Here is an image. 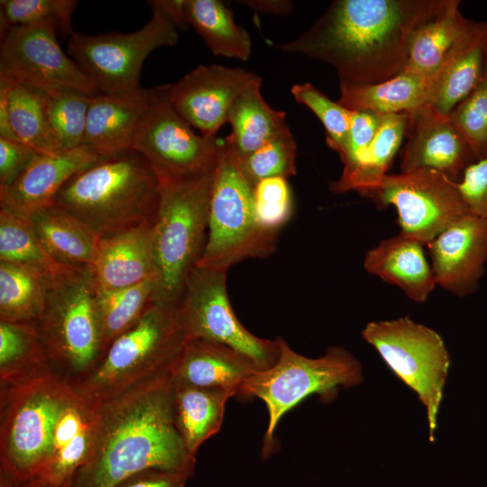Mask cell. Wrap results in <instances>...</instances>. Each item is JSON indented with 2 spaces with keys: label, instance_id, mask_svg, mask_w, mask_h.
<instances>
[{
  "label": "cell",
  "instance_id": "obj_1",
  "mask_svg": "<svg viewBox=\"0 0 487 487\" xmlns=\"http://www.w3.org/2000/svg\"><path fill=\"white\" fill-rule=\"evenodd\" d=\"M447 0H335L303 33L273 48L326 62L339 86L381 83L399 74L411 32Z\"/></svg>",
  "mask_w": 487,
  "mask_h": 487
},
{
  "label": "cell",
  "instance_id": "obj_2",
  "mask_svg": "<svg viewBox=\"0 0 487 487\" xmlns=\"http://www.w3.org/2000/svg\"><path fill=\"white\" fill-rule=\"evenodd\" d=\"M170 372L98 406L91 453L68 487H117L143 472L192 473V456L176 427Z\"/></svg>",
  "mask_w": 487,
  "mask_h": 487
},
{
  "label": "cell",
  "instance_id": "obj_3",
  "mask_svg": "<svg viewBox=\"0 0 487 487\" xmlns=\"http://www.w3.org/2000/svg\"><path fill=\"white\" fill-rule=\"evenodd\" d=\"M160 195L161 182L148 161L128 149L73 175L52 203L102 238L154 220Z\"/></svg>",
  "mask_w": 487,
  "mask_h": 487
},
{
  "label": "cell",
  "instance_id": "obj_4",
  "mask_svg": "<svg viewBox=\"0 0 487 487\" xmlns=\"http://www.w3.org/2000/svg\"><path fill=\"white\" fill-rule=\"evenodd\" d=\"M187 341L177 306L152 300L139 320L111 342L91 370L66 381L98 407L170 372Z\"/></svg>",
  "mask_w": 487,
  "mask_h": 487
},
{
  "label": "cell",
  "instance_id": "obj_5",
  "mask_svg": "<svg viewBox=\"0 0 487 487\" xmlns=\"http://www.w3.org/2000/svg\"><path fill=\"white\" fill-rule=\"evenodd\" d=\"M69 388L50 364L1 382V475L14 487L35 482L47 467L55 421Z\"/></svg>",
  "mask_w": 487,
  "mask_h": 487
},
{
  "label": "cell",
  "instance_id": "obj_6",
  "mask_svg": "<svg viewBox=\"0 0 487 487\" xmlns=\"http://www.w3.org/2000/svg\"><path fill=\"white\" fill-rule=\"evenodd\" d=\"M97 292L92 266L64 265L45 280L44 307L35 324L49 364L67 372V381L91 370L105 351Z\"/></svg>",
  "mask_w": 487,
  "mask_h": 487
},
{
  "label": "cell",
  "instance_id": "obj_7",
  "mask_svg": "<svg viewBox=\"0 0 487 487\" xmlns=\"http://www.w3.org/2000/svg\"><path fill=\"white\" fill-rule=\"evenodd\" d=\"M213 173L161 183L152 226L157 281L153 301L177 306L188 277L202 259L208 234Z\"/></svg>",
  "mask_w": 487,
  "mask_h": 487
},
{
  "label": "cell",
  "instance_id": "obj_8",
  "mask_svg": "<svg viewBox=\"0 0 487 487\" xmlns=\"http://www.w3.org/2000/svg\"><path fill=\"white\" fill-rule=\"evenodd\" d=\"M280 354L271 367L253 372L242 384L238 395L262 400L268 412L262 454L274 447L276 427L290 409L313 394L332 400L341 388L359 385L363 381L358 360L342 347H330L318 358H309L292 350L279 337Z\"/></svg>",
  "mask_w": 487,
  "mask_h": 487
},
{
  "label": "cell",
  "instance_id": "obj_9",
  "mask_svg": "<svg viewBox=\"0 0 487 487\" xmlns=\"http://www.w3.org/2000/svg\"><path fill=\"white\" fill-rule=\"evenodd\" d=\"M253 192L225 137L213 173L207 240L198 265L228 271L247 258H263L274 252L278 233L259 225Z\"/></svg>",
  "mask_w": 487,
  "mask_h": 487
},
{
  "label": "cell",
  "instance_id": "obj_10",
  "mask_svg": "<svg viewBox=\"0 0 487 487\" xmlns=\"http://www.w3.org/2000/svg\"><path fill=\"white\" fill-rule=\"evenodd\" d=\"M151 19L140 29L128 32L97 35L74 32L68 51L94 83L98 93L139 97L147 89L141 87L142 64L160 47H170L179 41V29L161 0L148 1Z\"/></svg>",
  "mask_w": 487,
  "mask_h": 487
},
{
  "label": "cell",
  "instance_id": "obj_11",
  "mask_svg": "<svg viewBox=\"0 0 487 487\" xmlns=\"http://www.w3.org/2000/svg\"><path fill=\"white\" fill-rule=\"evenodd\" d=\"M393 372L425 406L429 440L434 441L437 412L451 358L435 330L405 317L368 323L362 332Z\"/></svg>",
  "mask_w": 487,
  "mask_h": 487
},
{
  "label": "cell",
  "instance_id": "obj_12",
  "mask_svg": "<svg viewBox=\"0 0 487 487\" xmlns=\"http://www.w3.org/2000/svg\"><path fill=\"white\" fill-rule=\"evenodd\" d=\"M226 274L225 270L198 265L188 277L177 305L187 338L226 345L259 370L267 369L278 360L279 339L260 338L238 320L227 295Z\"/></svg>",
  "mask_w": 487,
  "mask_h": 487
},
{
  "label": "cell",
  "instance_id": "obj_13",
  "mask_svg": "<svg viewBox=\"0 0 487 487\" xmlns=\"http://www.w3.org/2000/svg\"><path fill=\"white\" fill-rule=\"evenodd\" d=\"M169 100V84L146 115L133 149L142 153L161 183L182 181L208 174L216 169L221 142L198 135Z\"/></svg>",
  "mask_w": 487,
  "mask_h": 487
},
{
  "label": "cell",
  "instance_id": "obj_14",
  "mask_svg": "<svg viewBox=\"0 0 487 487\" xmlns=\"http://www.w3.org/2000/svg\"><path fill=\"white\" fill-rule=\"evenodd\" d=\"M366 198L381 208L393 206L400 234L425 245L469 213L457 183L430 169L387 174Z\"/></svg>",
  "mask_w": 487,
  "mask_h": 487
},
{
  "label": "cell",
  "instance_id": "obj_15",
  "mask_svg": "<svg viewBox=\"0 0 487 487\" xmlns=\"http://www.w3.org/2000/svg\"><path fill=\"white\" fill-rule=\"evenodd\" d=\"M52 22L11 27L1 33L0 72L40 91L99 94L87 74L60 47Z\"/></svg>",
  "mask_w": 487,
  "mask_h": 487
},
{
  "label": "cell",
  "instance_id": "obj_16",
  "mask_svg": "<svg viewBox=\"0 0 487 487\" xmlns=\"http://www.w3.org/2000/svg\"><path fill=\"white\" fill-rule=\"evenodd\" d=\"M261 78L241 68L199 65L174 84L169 100L177 113L207 137H216L227 123L236 97Z\"/></svg>",
  "mask_w": 487,
  "mask_h": 487
},
{
  "label": "cell",
  "instance_id": "obj_17",
  "mask_svg": "<svg viewBox=\"0 0 487 487\" xmlns=\"http://www.w3.org/2000/svg\"><path fill=\"white\" fill-rule=\"evenodd\" d=\"M408 115V142L400 172L430 169L458 183L464 170L478 160L449 115L428 104Z\"/></svg>",
  "mask_w": 487,
  "mask_h": 487
},
{
  "label": "cell",
  "instance_id": "obj_18",
  "mask_svg": "<svg viewBox=\"0 0 487 487\" xmlns=\"http://www.w3.org/2000/svg\"><path fill=\"white\" fill-rule=\"evenodd\" d=\"M436 285L457 297L474 293L487 262V222L470 213L427 244Z\"/></svg>",
  "mask_w": 487,
  "mask_h": 487
},
{
  "label": "cell",
  "instance_id": "obj_19",
  "mask_svg": "<svg viewBox=\"0 0 487 487\" xmlns=\"http://www.w3.org/2000/svg\"><path fill=\"white\" fill-rule=\"evenodd\" d=\"M104 157L86 145L53 153L39 152L10 184L0 188V208L26 217L52 204L73 175Z\"/></svg>",
  "mask_w": 487,
  "mask_h": 487
},
{
  "label": "cell",
  "instance_id": "obj_20",
  "mask_svg": "<svg viewBox=\"0 0 487 487\" xmlns=\"http://www.w3.org/2000/svg\"><path fill=\"white\" fill-rule=\"evenodd\" d=\"M98 422V408L70 385L55 421L48 465L31 484H66L87 460Z\"/></svg>",
  "mask_w": 487,
  "mask_h": 487
},
{
  "label": "cell",
  "instance_id": "obj_21",
  "mask_svg": "<svg viewBox=\"0 0 487 487\" xmlns=\"http://www.w3.org/2000/svg\"><path fill=\"white\" fill-rule=\"evenodd\" d=\"M160 87L139 97L96 94L90 97L83 145L107 156L133 149Z\"/></svg>",
  "mask_w": 487,
  "mask_h": 487
},
{
  "label": "cell",
  "instance_id": "obj_22",
  "mask_svg": "<svg viewBox=\"0 0 487 487\" xmlns=\"http://www.w3.org/2000/svg\"><path fill=\"white\" fill-rule=\"evenodd\" d=\"M487 56V21L470 20L429 79L427 104L450 112L478 82Z\"/></svg>",
  "mask_w": 487,
  "mask_h": 487
},
{
  "label": "cell",
  "instance_id": "obj_23",
  "mask_svg": "<svg viewBox=\"0 0 487 487\" xmlns=\"http://www.w3.org/2000/svg\"><path fill=\"white\" fill-rule=\"evenodd\" d=\"M152 226L153 220L99 238L92 268L100 288L120 289L156 280Z\"/></svg>",
  "mask_w": 487,
  "mask_h": 487
},
{
  "label": "cell",
  "instance_id": "obj_24",
  "mask_svg": "<svg viewBox=\"0 0 487 487\" xmlns=\"http://www.w3.org/2000/svg\"><path fill=\"white\" fill-rule=\"evenodd\" d=\"M255 370L259 369L251 359L226 345L191 339L174 362L170 375L176 383L224 389L236 397Z\"/></svg>",
  "mask_w": 487,
  "mask_h": 487
},
{
  "label": "cell",
  "instance_id": "obj_25",
  "mask_svg": "<svg viewBox=\"0 0 487 487\" xmlns=\"http://www.w3.org/2000/svg\"><path fill=\"white\" fill-rule=\"evenodd\" d=\"M422 243L399 234L381 241L365 254V271L400 289L411 300L425 302L436 286Z\"/></svg>",
  "mask_w": 487,
  "mask_h": 487
},
{
  "label": "cell",
  "instance_id": "obj_26",
  "mask_svg": "<svg viewBox=\"0 0 487 487\" xmlns=\"http://www.w3.org/2000/svg\"><path fill=\"white\" fill-rule=\"evenodd\" d=\"M24 218L58 263L74 267L94 265L99 238L77 217L52 203Z\"/></svg>",
  "mask_w": 487,
  "mask_h": 487
},
{
  "label": "cell",
  "instance_id": "obj_27",
  "mask_svg": "<svg viewBox=\"0 0 487 487\" xmlns=\"http://www.w3.org/2000/svg\"><path fill=\"white\" fill-rule=\"evenodd\" d=\"M173 384L176 427L188 453L195 457L202 444L220 430L226 402L234 396L224 389Z\"/></svg>",
  "mask_w": 487,
  "mask_h": 487
},
{
  "label": "cell",
  "instance_id": "obj_28",
  "mask_svg": "<svg viewBox=\"0 0 487 487\" xmlns=\"http://www.w3.org/2000/svg\"><path fill=\"white\" fill-rule=\"evenodd\" d=\"M261 84L260 78L248 86L228 113L232 133L226 138L237 158L253 152L289 128L285 112L273 109L263 99Z\"/></svg>",
  "mask_w": 487,
  "mask_h": 487
},
{
  "label": "cell",
  "instance_id": "obj_29",
  "mask_svg": "<svg viewBox=\"0 0 487 487\" xmlns=\"http://www.w3.org/2000/svg\"><path fill=\"white\" fill-rule=\"evenodd\" d=\"M339 104L351 111L409 113L427 104L429 79L407 69L381 83L339 86Z\"/></svg>",
  "mask_w": 487,
  "mask_h": 487
},
{
  "label": "cell",
  "instance_id": "obj_30",
  "mask_svg": "<svg viewBox=\"0 0 487 487\" xmlns=\"http://www.w3.org/2000/svg\"><path fill=\"white\" fill-rule=\"evenodd\" d=\"M469 22L460 11V1L447 0L438 14L411 32L403 69L430 79Z\"/></svg>",
  "mask_w": 487,
  "mask_h": 487
},
{
  "label": "cell",
  "instance_id": "obj_31",
  "mask_svg": "<svg viewBox=\"0 0 487 487\" xmlns=\"http://www.w3.org/2000/svg\"><path fill=\"white\" fill-rule=\"evenodd\" d=\"M408 113L384 114L378 131L360 164L330 183L335 193L356 191L363 197L377 187L400 149L408 127Z\"/></svg>",
  "mask_w": 487,
  "mask_h": 487
},
{
  "label": "cell",
  "instance_id": "obj_32",
  "mask_svg": "<svg viewBox=\"0 0 487 487\" xmlns=\"http://www.w3.org/2000/svg\"><path fill=\"white\" fill-rule=\"evenodd\" d=\"M185 20L202 37L214 55L247 60L252 53L248 32L219 0H184Z\"/></svg>",
  "mask_w": 487,
  "mask_h": 487
},
{
  "label": "cell",
  "instance_id": "obj_33",
  "mask_svg": "<svg viewBox=\"0 0 487 487\" xmlns=\"http://www.w3.org/2000/svg\"><path fill=\"white\" fill-rule=\"evenodd\" d=\"M11 124L18 139L41 153L62 152L49 125L43 92L0 72Z\"/></svg>",
  "mask_w": 487,
  "mask_h": 487
},
{
  "label": "cell",
  "instance_id": "obj_34",
  "mask_svg": "<svg viewBox=\"0 0 487 487\" xmlns=\"http://www.w3.org/2000/svg\"><path fill=\"white\" fill-rule=\"evenodd\" d=\"M0 262L22 267L44 280L64 266L47 253L26 218L1 208Z\"/></svg>",
  "mask_w": 487,
  "mask_h": 487
},
{
  "label": "cell",
  "instance_id": "obj_35",
  "mask_svg": "<svg viewBox=\"0 0 487 487\" xmlns=\"http://www.w3.org/2000/svg\"><path fill=\"white\" fill-rule=\"evenodd\" d=\"M45 301V280L14 264L0 262V321L36 323Z\"/></svg>",
  "mask_w": 487,
  "mask_h": 487
},
{
  "label": "cell",
  "instance_id": "obj_36",
  "mask_svg": "<svg viewBox=\"0 0 487 487\" xmlns=\"http://www.w3.org/2000/svg\"><path fill=\"white\" fill-rule=\"evenodd\" d=\"M157 292L155 280L120 289H103L98 286L97 305L106 348L118 335L133 326Z\"/></svg>",
  "mask_w": 487,
  "mask_h": 487
},
{
  "label": "cell",
  "instance_id": "obj_37",
  "mask_svg": "<svg viewBox=\"0 0 487 487\" xmlns=\"http://www.w3.org/2000/svg\"><path fill=\"white\" fill-rule=\"evenodd\" d=\"M49 364L35 323L0 321L1 382L28 374Z\"/></svg>",
  "mask_w": 487,
  "mask_h": 487
},
{
  "label": "cell",
  "instance_id": "obj_38",
  "mask_svg": "<svg viewBox=\"0 0 487 487\" xmlns=\"http://www.w3.org/2000/svg\"><path fill=\"white\" fill-rule=\"evenodd\" d=\"M43 95L49 125L60 150L83 145L92 96L69 89L43 92Z\"/></svg>",
  "mask_w": 487,
  "mask_h": 487
},
{
  "label": "cell",
  "instance_id": "obj_39",
  "mask_svg": "<svg viewBox=\"0 0 487 487\" xmlns=\"http://www.w3.org/2000/svg\"><path fill=\"white\" fill-rule=\"evenodd\" d=\"M296 157L297 143L288 128L253 152L236 157V160L241 171L254 187L263 179L294 176L297 172Z\"/></svg>",
  "mask_w": 487,
  "mask_h": 487
},
{
  "label": "cell",
  "instance_id": "obj_40",
  "mask_svg": "<svg viewBox=\"0 0 487 487\" xmlns=\"http://www.w3.org/2000/svg\"><path fill=\"white\" fill-rule=\"evenodd\" d=\"M75 0H1V33L14 26L52 22L64 35H72Z\"/></svg>",
  "mask_w": 487,
  "mask_h": 487
},
{
  "label": "cell",
  "instance_id": "obj_41",
  "mask_svg": "<svg viewBox=\"0 0 487 487\" xmlns=\"http://www.w3.org/2000/svg\"><path fill=\"white\" fill-rule=\"evenodd\" d=\"M449 117L477 160L487 156V56L478 82Z\"/></svg>",
  "mask_w": 487,
  "mask_h": 487
},
{
  "label": "cell",
  "instance_id": "obj_42",
  "mask_svg": "<svg viewBox=\"0 0 487 487\" xmlns=\"http://www.w3.org/2000/svg\"><path fill=\"white\" fill-rule=\"evenodd\" d=\"M291 94L320 120L326 130V144L340 155L346 145L352 111L332 101L309 82L295 84Z\"/></svg>",
  "mask_w": 487,
  "mask_h": 487
},
{
  "label": "cell",
  "instance_id": "obj_43",
  "mask_svg": "<svg viewBox=\"0 0 487 487\" xmlns=\"http://www.w3.org/2000/svg\"><path fill=\"white\" fill-rule=\"evenodd\" d=\"M253 211L259 225L266 231L279 233L290 218L293 204L287 179L267 178L253 187Z\"/></svg>",
  "mask_w": 487,
  "mask_h": 487
},
{
  "label": "cell",
  "instance_id": "obj_44",
  "mask_svg": "<svg viewBox=\"0 0 487 487\" xmlns=\"http://www.w3.org/2000/svg\"><path fill=\"white\" fill-rule=\"evenodd\" d=\"M381 115L367 110L352 111L346 145L339 155L344 165L341 175L351 173L360 164L378 131Z\"/></svg>",
  "mask_w": 487,
  "mask_h": 487
},
{
  "label": "cell",
  "instance_id": "obj_45",
  "mask_svg": "<svg viewBox=\"0 0 487 487\" xmlns=\"http://www.w3.org/2000/svg\"><path fill=\"white\" fill-rule=\"evenodd\" d=\"M457 187L469 213L487 222V156L464 170Z\"/></svg>",
  "mask_w": 487,
  "mask_h": 487
},
{
  "label": "cell",
  "instance_id": "obj_46",
  "mask_svg": "<svg viewBox=\"0 0 487 487\" xmlns=\"http://www.w3.org/2000/svg\"><path fill=\"white\" fill-rule=\"evenodd\" d=\"M38 153L20 141L0 138V188L10 184Z\"/></svg>",
  "mask_w": 487,
  "mask_h": 487
},
{
  "label": "cell",
  "instance_id": "obj_47",
  "mask_svg": "<svg viewBox=\"0 0 487 487\" xmlns=\"http://www.w3.org/2000/svg\"><path fill=\"white\" fill-rule=\"evenodd\" d=\"M188 472L151 470L136 474L117 487H184Z\"/></svg>",
  "mask_w": 487,
  "mask_h": 487
},
{
  "label": "cell",
  "instance_id": "obj_48",
  "mask_svg": "<svg viewBox=\"0 0 487 487\" xmlns=\"http://www.w3.org/2000/svg\"><path fill=\"white\" fill-rule=\"evenodd\" d=\"M240 3L258 13L285 15L293 11V4L290 1L251 0L240 1Z\"/></svg>",
  "mask_w": 487,
  "mask_h": 487
},
{
  "label": "cell",
  "instance_id": "obj_49",
  "mask_svg": "<svg viewBox=\"0 0 487 487\" xmlns=\"http://www.w3.org/2000/svg\"><path fill=\"white\" fill-rule=\"evenodd\" d=\"M0 138L20 141L14 133L8 111L5 88L0 83ZM21 142V141H20Z\"/></svg>",
  "mask_w": 487,
  "mask_h": 487
},
{
  "label": "cell",
  "instance_id": "obj_50",
  "mask_svg": "<svg viewBox=\"0 0 487 487\" xmlns=\"http://www.w3.org/2000/svg\"><path fill=\"white\" fill-rule=\"evenodd\" d=\"M25 487H68V482L62 486H54V485L46 484V483H38V484H30Z\"/></svg>",
  "mask_w": 487,
  "mask_h": 487
}]
</instances>
